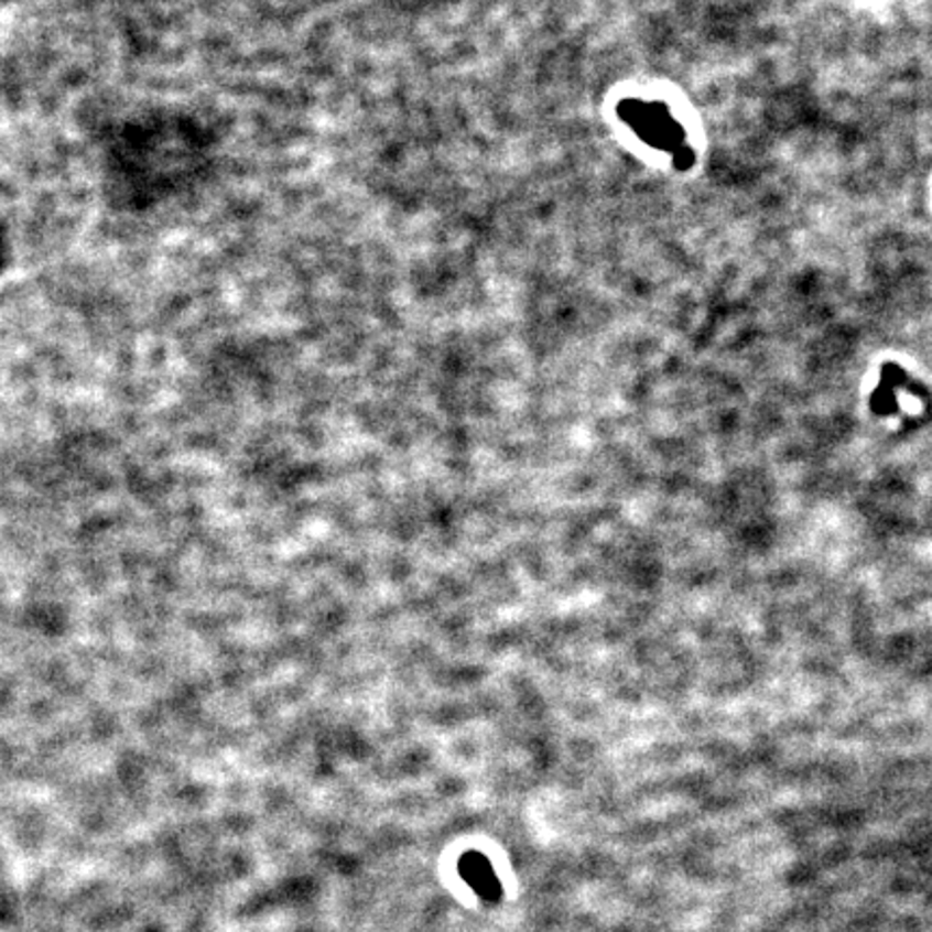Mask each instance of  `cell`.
I'll return each instance as SVG.
<instances>
[{"label": "cell", "instance_id": "cell-1", "mask_svg": "<svg viewBox=\"0 0 932 932\" xmlns=\"http://www.w3.org/2000/svg\"><path fill=\"white\" fill-rule=\"evenodd\" d=\"M618 117L646 145L672 155L678 171H691L695 166V152L686 143V132L668 104L626 98L618 104Z\"/></svg>", "mask_w": 932, "mask_h": 932}]
</instances>
